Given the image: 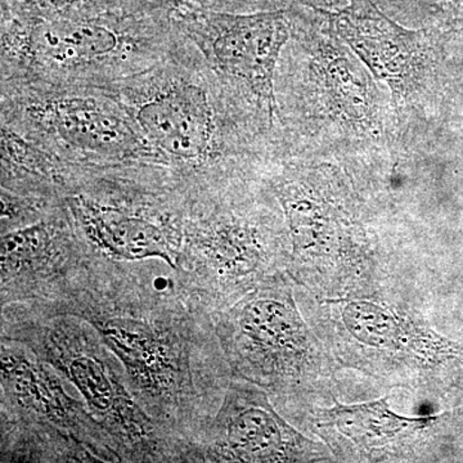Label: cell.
<instances>
[{
    "instance_id": "5b68a950",
    "label": "cell",
    "mask_w": 463,
    "mask_h": 463,
    "mask_svg": "<svg viewBox=\"0 0 463 463\" xmlns=\"http://www.w3.org/2000/svg\"><path fill=\"white\" fill-rule=\"evenodd\" d=\"M298 7L237 14L183 5L174 8V16L179 25L203 42L222 72L248 85L272 114L274 70L291 35Z\"/></svg>"
},
{
    "instance_id": "4fadbf2b",
    "label": "cell",
    "mask_w": 463,
    "mask_h": 463,
    "mask_svg": "<svg viewBox=\"0 0 463 463\" xmlns=\"http://www.w3.org/2000/svg\"><path fill=\"white\" fill-rule=\"evenodd\" d=\"M344 321L356 339L373 346L408 347L414 335L407 323L373 303H352L344 310Z\"/></svg>"
},
{
    "instance_id": "7a4b0ae2",
    "label": "cell",
    "mask_w": 463,
    "mask_h": 463,
    "mask_svg": "<svg viewBox=\"0 0 463 463\" xmlns=\"http://www.w3.org/2000/svg\"><path fill=\"white\" fill-rule=\"evenodd\" d=\"M0 325V337L26 346L74 386L121 463L179 462L178 447L133 397L123 365L90 323L14 304L2 307Z\"/></svg>"
},
{
    "instance_id": "2e32d148",
    "label": "cell",
    "mask_w": 463,
    "mask_h": 463,
    "mask_svg": "<svg viewBox=\"0 0 463 463\" xmlns=\"http://www.w3.org/2000/svg\"><path fill=\"white\" fill-rule=\"evenodd\" d=\"M269 2V0H264ZM273 2H288V0H273ZM295 5H306L309 7H339V5H345L349 0H292Z\"/></svg>"
},
{
    "instance_id": "8fae6325",
    "label": "cell",
    "mask_w": 463,
    "mask_h": 463,
    "mask_svg": "<svg viewBox=\"0 0 463 463\" xmlns=\"http://www.w3.org/2000/svg\"><path fill=\"white\" fill-rule=\"evenodd\" d=\"M53 123L67 142L97 154L129 151L134 139L123 118L108 106L87 99H67L53 106Z\"/></svg>"
},
{
    "instance_id": "5bb4252c",
    "label": "cell",
    "mask_w": 463,
    "mask_h": 463,
    "mask_svg": "<svg viewBox=\"0 0 463 463\" xmlns=\"http://www.w3.org/2000/svg\"><path fill=\"white\" fill-rule=\"evenodd\" d=\"M8 11L33 18L85 17L111 7L112 0H3Z\"/></svg>"
},
{
    "instance_id": "277c9868",
    "label": "cell",
    "mask_w": 463,
    "mask_h": 463,
    "mask_svg": "<svg viewBox=\"0 0 463 463\" xmlns=\"http://www.w3.org/2000/svg\"><path fill=\"white\" fill-rule=\"evenodd\" d=\"M99 258L63 203L42 221L2 233L0 307L56 301L80 285Z\"/></svg>"
},
{
    "instance_id": "52a82bcc",
    "label": "cell",
    "mask_w": 463,
    "mask_h": 463,
    "mask_svg": "<svg viewBox=\"0 0 463 463\" xmlns=\"http://www.w3.org/2000/svg\"><path fill=\"white\" fill-rule=\"evenodd\" d=\"M300 441L265 392L231 380L221 407L188 446L185 462L291 461Z\"/></svg>"
},
{
    "instance_id": "7c38bea8",
    "label": "cell",
    "mask_w": 463,
    "mask_h": 463,
    "mask_svg": "<svg viewBox=\"0 0 463 463\" xmlns=\"http://www.w3.org/2000/svg\"><path fill=\"white\" fill-rule=\"evenodd\" d=\"M319 420L326 426H335L356 446L364 449L385 446L405 431L417 430L437 420V417L408 419L390 411L388 399L373 403L336 405L321 411Z\"/></svg>"
},
{
    "instance_id": "9a60e30c",
    "label": "cell",
    "mask_w": 463,
    "mask_h": 463,
    "mask_svg": "<svg viewBox=\"0 0 463 463\" xmlns=\"http://www.w3.org/2000/svg\"><path fill=\"white\" fill-rule=\"evenodd\" d=\"M132 7H156V5H194V7L215 9V11L239 12L260 7L263 0H124Z\"/></svg>"
},
{
    "instance_id": "3957f363",
    "label": "cell",
    "mask_w": 463,
    "mask_h": 463,
    "mask_svg": "<svg viewBox=\"0 0 463 463\" xmlns=\"http://www.w3.org/2000/svg\"><path fill=\"white\" fill-rule=\"evenodd\" d=\"M0 461L120 462L108 435L52 365L0 337Z\"/></svg>"
},
{
    "instance_id": "6da1fadb",
    "label": "cell",
    "mask_w": 463,
    "mask_h": 463,
    "mask_svg": "<svg viewBox=\"0 0 463 463\" xmlns=\"http://www.w3.org/2000/svg\"><path fill=\"white\" fill-rule=\"evenodd\" d=\"M24 306L90 323L123 365L133 397L185 462L231 380L213 317L179 288L170 265L99 258L65 297Z\"/></svg>"
},
{
    "instance_id": "8992f818",
    "label": "cell",
    "mask_w": 463,
    "mask_h": 463,
    "mask_svg": "<svg viewBox=\"0 0 463 463\" xmlns=\"http://www.w3.org/2000/svg\"><path fill=\"white\" fill-rule=\"evenodd\" d=\"M65 205L99 258L124 263L163 260L175 269L187 209L176 213L170 209L187 205L169 203L164 196L125 205L84 194L66 197Z\"/></svg>"
},
{
    "instance_id": "30bf717a",
    "label": "cell",
    "mask_w": 463,
    "mask_h": 463,
    "mask_svg": "<svg viewBox=\"0 0 463 463\" xmlns=\"http://www.w3.org/2000/svg\"><path fill=\"white\" fill-rule=\"evenodd\" d=\"M29 42L39 60L78 65L112 53L118 48V36L111 27L87 16L35 18Z\"/></svg>"
},
{
    "instance_id": "9c48e42d",
    "label": "cell",
    "mask_w": 463,
    "mask_h": 463,
    "mask_svg": "<svg viewBox=\"0 0 463 463\" xmlns=\"http://www.w3.org/2000/svg\"><path fill=\"white\" fill-rule=\"evenodd\" d=\"M143 134L164 154L183 161L209 155L214 136L206 96L192 85H176L143 100L137 109Z\"/></svg>"
},
{
    "instance_id": "ba28073f",
    "label": "cell",
    "mask_w": 463,
    "mask_h": 463,
    "mask_svg": "<svg viewBox=\"0 0 463 463\" xmlns=\"http://www.w3.org/2000/svg\"><path fill=\"white\" fill-rule=\"evenodd\" d=\"M322 12L337 35L392 90L404 91L416 79L421 70L420 33L397 25L373 0H349L335 12Z\"/></svg>"
}]
</instances>
